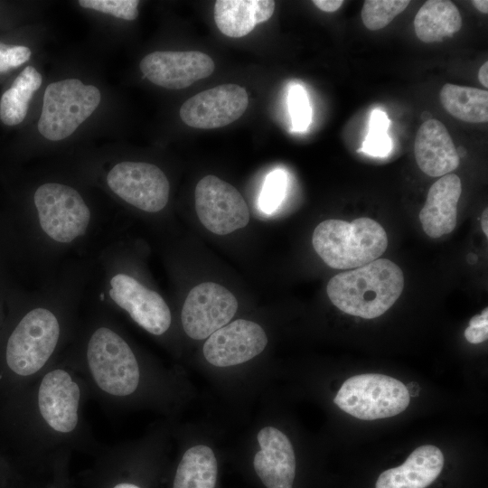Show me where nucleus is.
Returning <instances> with one entry per match:
<instances>
[{
    "mask_svg": "<svg viewBox=\"0 0 488 488\" xmlns=\"http://www.w3.org/2000/svg\"><path fill=\"white\" fill-rule=\"evenodd\" d=\"M23 420L28 447L40 457H67L71 450H96L84 417L90 393L67 363H53L23 385Z\"/></svg>",
    "mask_w": 488,
    "mask_h": 488,
    "instance_id": "obj_1",
    "label": "nucleus"
},
{
    "mask_svg": "<svg viewBox=\"0 0 488 488\" xmlns=\"http://www.w3.org/2000/svg\"><path fill=\"white\" fill-rule=\"evenodd\" d=\"M85 380L90 397L108 408L128 404L143 390V368L130 344L107 325L88 336L79 357L69 361Z\"/></svg>",
    "mask_w": 488,
    "mask_h": 488,
    "instance_id": "obj_2",
    "label": "nucleus"
},
{
    "mask_svg": "<svg viewBox=\"0 0 488 488\" xmlns=\"http://www.w3.org/2000/svg\"><path fill=\"white\" fill-rule=\"evenodd\" d=\"M404 288L401 268L387 258L332 277L326 287L331 302L341 311L365 319L380 316L400 296Z\"/></svg>",
    "mask_w": 488,
    "mask_h": 488,
    "instance_id": "obj_3",
    "label": "nucleus"
},
{
    "mask_svg": "<svg viewBox=\"0 0 488 488\" xmlns=\"http://www.w3.org/2000/svg\"><path fill=\"white\" fill-rule=\"evenodd\" d=\"M58 315L45 307L26 313L9 335L5 362L10 376L23 385L35 379L54 362L61 340Z\"/></svg>",
    "mask_w": 488,
    "mask_h": 488,
    "instance_id": "obj_4",
    "label": "nucleus"
},
{
    "mask_svg": "<svg viewBox=\"0 0 488 488\" xmlns=\"http://www.w3.org/2000/svg\"><path fill=\"white\" fill-rule=\"evenodd\" d=\"M312 243L326 265L350 269L380 258L388 247V236L383 227L370 218L352 222L326 220L314 229Z\"/></svg>",
    "mask_w": 488,
    "mask_h": 488,
    "instance_id": "obj_5",
    "label": "nucleus"
},
{
    "mask_svg": "<svg viewBox=\"0 0 488 488\" xmlns=\"http://www.w3.org/2000/svg\"><path fill=\"white\" fill-rule=\"evenodd\" d=\"M100 99L98 88L78 79L49 84L38 121L40 134L51 141L68 137L94 112Z\"/></svg>",
    "mask_w": 488,
    "mask_h": 488,
    "instance_id": "obj_6",
    "label": "nucleus"
},
{
    "mask_svg": "<svg viewBox=\"0 0 488 488\" xmlns=\"http://www.w3.org/2000/svg\"><path fill=\"white\" fill-rule=\"evenodd\" d=\"M409 401L408 389L401 381L377 373L349 378L333 399L344 412L363 420L394 417L404 411Z\"/></svg>",
    "mask_w": 488,
    "mask_h": 488,
    "instance_id": "obj_7",
    "label": "nucleus"
},
{
    "mask_svg": "<svg viewBox=\"0 0 488 488\" xmlns=\"http://www.w3.org/2000/svg\"><path fill=\"white\" fill-rule=\"evenodd\" d=\"M42 230L52 239L69 243L85 233L90 211L72 187L55 183L39 186L33 196Z\"/></svg>",
    "mask_w": 488,
    "mask_h": 488,
    "instance_id": "obj_8",
    "label": "nucleus"
},
{
    "mask_svg": "<svg viewBox=\"0 0 488 488\" xmlns=\"http://www.w3.org/2000/svg\"><path fill=\"white\" fill-rule=\"evenodd\" d=\"M195 210L202 224L217 235H227L249 221V207L240 192L215 175L202 178L194 191Z\"/></svg>",
    "mask_w": 488,
    "mask_h": 488,
    "instance_id": "obj_9",
    "label": "nucleus"
},
{
    "mask_svg": "<svg viewBox=\"0 0 488 488\" xmlns=\"http://www.w3.org/2000/svg\"><path fill=\"white\" fill-rule=\"evenodd\" d=\"M109 188L129 204L147 212H157L167 204L170 184L164 172L155 164L121 162L108 173Z\"/></svg>",
    "mask_w": 488,
    "mask_h": 488,
    "instance_id": "obj_10",
    "label": "nucleus"
},
{
    "mask_svg": "<svg viewBox=\"0 0 488 488\" xmlns=\"http://www.w3.org/2000/svg\"><path fill=\"white\" fill-rule=\"evenodd\" d=\"M238 301L224 286L202 283L189 292L181 313L185 333L195 340L206 339L228 324L236 314Z\"/></svg>",
    "mask_w": 488,
    "mask_h": 488,
    "instance_id": "obj_11",
    "label": "nucleus"
},
{
    "mask_svg": "<svg viewBox=\"0 0 488 488\" xmlns=\"http://www.w3.org/2000/svg\"><path fill=\"white\" fill-rule=\"evenodd\" d=\"M249 105L246 89L237 84H221L188 99L181 107V119L189 127L211 129L239 118Z\"/></svg>",
    "mask_w": 488,
    "mask_h": 488,
    "instance_id": "obj_12",
    "label": "nucleus"
},
{
    "mask_svg": "<svg viewBox=\"0 0 488 488\" xmlns=\"http://www.w3.org/2000/svg\"><path fill=\"white\" fill-rule=\"evenodd\" d=\"M110 286L109 296L143 329L157 336L168 331L171 311L157 292L122 273L111 278Z\"/></svg>",
    "mask_w": 488,
    "mask_h": 488,
    "instance_id": "obj_13",
    "label": "nucleus"
},
{
    "mask_svg": "<svg viewBox=\"0 0 488 488\" xmlns=\"http://www.w3.org/2000/svg\"><path fill=\"white\" fill-rule=\"evenodd\" d=\"M213 60L197 51L154 52L140 61V70L152 83L169 89H182L209 77Z\"/></svg>",
    "mask_w": 488,
    "mask_h": 488,
    "instance_id": "obj_14",
    "label": "nucleus"
},
{
    "mask_svg": "<svg viewBox=\"0 0 488 488\" xmlns=\"http://www.w3.org/2000/svg\"><path fill=\"white\" fill-rule=\"evenodd\" d=\"M267 338L263 328L251 321L238 319L208 337L203 354L216 367H229L246 362L266 347Z\"/></svg>",
    "mask_w": 488,
    "mask_h": 488,
    "instance_id": "obj_15",
    "label": "nucleus"
},
{
    "mask_svg": "<svg viewBox=\"0 0 488 488\" xmlns=\"http://www.w3.org/2000/svg\"><path fill=\"white\" fill-rule=\"evenodd\" d=\"M260 450L254 457V469L267 488H292L296 457L287 436L273 427L258 434Z\"/></svg>",
    "mask_w": 488,
    "mask_h": 488,
    "instance_id": "obj_16",
    "label": "nucleus"
},
{
    "mask_svg": "<svg viewBox=\"0 0 488 488\" xmlns=\"http://www.w3.org/2000/svg\"><path fill=\"white\" fill-rule=\"evenodd\" d=\"M414 153L420 170L432 177H442L460 163L455 145L445 125L437 119L426 120L418 128Z\"/></svg>",
    "mask_w": 488,
    "mask_h": 488,
    "instance_id": "obj_17",
    "label": "nucleus"
},
{
    "mask_svg": "<svg viewBox=\"0 0 488 488\" xmlns=\"http://www.w3.org/2000/svg\"><path fill=\"white\" fill-rule=\"evenodd\" d=\"M461 192V180L455 174H446L431 185L419 212V221L427 236L439 238L453 231Z\"/></svg>",
    "mask_w": 488,
    "mask_h": 488,
    "instance_id": "obj_18",
    "label": "nucleus"
},
{
    "mask_svg": "<svg viewBox=\"0 0 488 488\" xmlns=\"http://www.w3.org/2000/svg\"><path fill=\"white\" fill-rule=\"evenodd\" d=\"M444 466L441 450L432 445L416 448L399 466L382 472L375 488H427Z\"/></svg>",
    "mask_w": 488,
    "mask_h": 488,
    "instance_id": "obj_19",
    "label": "nucleus"
},
{
    "mask_svg": "<svg viewBox=\"0 0 488 488\" xmlns=\"http://www.w3.org/2000/svg\"><path fill=\"white\" fill-rule=\"evenodd\" d=\"M274 10L275 1L272 0H217L214 20L224 35L240 38L258 23L267 21Z\"/></svg>",
    "mask_w": 488,
    "mask_h": 488,
    "instance_id": "obj_20",
    "label": "nucleus"
},
{
    "mask_svg": "<svg viewBox=\"0 0 488 488\" xmlns=\"http://www.w3.org/2000/svg\"><path fill=\"white\" fill-rule=\"evenodd\" d=\"M462 27V16L456 5L447 0H428L418 11L414 29L418 38L426 43L441 42Z\"/></svg>",
    "mask_w": 488,
    "mask_h": 488,
    "instance_id": "obj_21",
    "label": "nucleus"
},
{
    "mask_svg": "<svg viewBox=\"0 0 488 488\" xmlns=\"http://www.w3.org/2000/svg\"><path fill=\"white\" fill-rule=\"evenodd\" d=\"M217 461L206 446H195L183 455L176 469L173 488H214Z\"/></svg>",
    "mask_w": 488,
    "mask_h": 488,
    "instance_id": "obj_22",
    "label": "nucleus"
},
{
    "mask_svg": "<svg viewBox=\"0 0 488 488\" xmlns=\"http://www.w3.org/2000/svg\"><path fill=\"white\" fill-rule=\"evenodd\" d=\"M443 108L454 117L469 122L488 120V92L472 87L445 84L440 90Z\"/></svg>",
    "mask_w": 488,
    "mask_h": 488,
    "instance_id": "obj_23",
    "label": "nucleus"
},
{
    "mask_svg": "<svg viewBox=\"0 0 488 488\" xmlns=\"http://www.w3.org/2000/svg\"><path fill=\"white\" fill-rule=\"evenodd\" d=\"M42 75L32 66L24 68L0 99V119L7 126L20 124L25 117L33 93L41 87Z\"/></svg>",
    "mask_w": 488,
    "mask_h": 488,
    "instance_id": "obj_24",
    "label": "nucleus"
},
{
    "mask_svg": "<svg viewBox=\"0 0 488 488\" xmlns=\"http://www.w3.org/2000/svg\"><path fill=\"white\" fill-rule=\"evenodd\" d=\"M410 4L408 0H366L361 9V20L371 31L387 26Z\"/></svg>",
    "mask_w": 488,
    "mask_h": 488,
    "instance_id": "obj_25",
    "label": "nucleus"
},
{
    "mask_svg": "<svg viewBox=\"0 0 488 488\" xmlns=\"http://www.w3.org/2000/svg\"><path fill=\"white\" fill-rule=\"evenodd\" d=\"M389 120L386 113L380 109L371 112L369 132L364 139L361 151L372 156L383 157L391 151V140L387 133Z\"/></svg>",
    "mask_w": 488,
    "mask_h": 488,
    "instance_id": "obj_26",
    "label": "nucleus"
},
{
    "mask_svg": "<svg viewBox=\"0 0 488 488\" xmlns=\"http://www.w3.org/2000/svg\"><path fill=\"white\" fill-rule=\"evenodd\" d=\"M288 109L294 131H305L312 119V109L305 89L292 85L288 92Z\"/></svg>",
    "mask_w": 488,
    "mask_h": 488,
    "instance_id": "obj_27",
    "label": "nucleus"
},
{
    "mask_svg": "<svg viewBox=\"0 0 488 488\" xmlns=\"http://www.w3.org/2000/svg\"><path fill=\"white\" fill-rule=\"evenodd\" d=\"M286 187V176L281 170L271 172L265 181L259 196V207L267 213L274 211L281 203Z\"/></svg>",
    "mask_w": 488,
    "mask_h": 488,
    "instance_id": "obj_28",
    "label": "nucleus"
},
{
    "mask_svg": "<svg viewBox=\"0 0 488 488\" xmlns=\"http://www.w3.org/2000/svg\"><path fill=\"white\" fill-rule=\"evenodd\" d=\"M79 5L127 21L135 20L138 16L137 0H80Z\"/></svg>",
    "mask_w": 488,
    "mask_h": 488,
    "instance_id": "obj_29",
    "label": "nucleus"
},
{
    "mask_svg": "<svg viewBox=\"0 0 488 488\" xmlns=\"http://www.w3.org/2000/svg\"><path fill=\"white\" fill-rule=\"evenodd\" d=\"M32 52L26 46L7 45L0 42V73L16 68L31 57Z\"/></svg>",
    "mask_w": 488,
    "mask_h": 488,
    "instance_id": "obj_30",
    "label": "nucleus"
},
{
    "mask_svg": "<svg viewBox=\"0 0 488 488\" xmlns=\"http://www.w3.org/2000/svg\"><path fill=\"white\" fill-rule=\"evenodd\" d=\"M465 337L471 343H480L488 337V309L485 308L480 314L473 316L468 327L465 330Z\"/></svg>",
    "mask_w": 488,
    "mask_h": 488,
    "instance_id": "obj_31",
    "label": "nucleus"
},
{
    "mask_svg": "<svg viewBox=\"0 0 488 488\" xmlns=\"http://www.w3.org/2000/svg\"><path fill=\"white\" fill-rule=\"evenodd\" d=\"M313 4L318 7L320 10L324 12H334L338 10L342 5L343 4V1L342 0H314Z\"/></svg>",
    "mask_w": 488,
    "mask_h": 488,
    "instance_id": "obj_32",
    "label": "nucleus"
},
{
    "mask_svg": "<svg viewBox=\"0 0 488 488\" xmlns=\"http://www.w3.org/2000/svg\"><path fill=\"white\" fill-rule=\"evenodd\" d=\"M478 80L484 88L488 87V62L485 61L478 71Z\"/></svg>",
    "mask_w": 488,
    "mask_h": 488,
    "instance_id": "obj_33",
    "label": "nucleus"
},
{
    "mask_svg": "<svg viewBox=\"0 0 488 488\" xmlns=\"http://www.w3.org/2000/svg\"><path fill=\"white\" fill-rule=\"evenodd\" d=\"M472 5L481 13H488V1L487 0H473Z\"/></svg>",
    "mask_w": 488,
    "mask_h": 488,
    "instance_id": "obj_34",
    "label": "nucleus"
},
{
    "mask_svg": "<svg viewBox=\"0 0 488 488\" xmlns=\"http://www.w3.org/2000/svg\"><path fill=\"white\" fill-rule=\"evenodd\" d=\"M111 488H142V487L130 482H118L113 484Z\"/></svg>",
    "mask_w": 488,
    "mask_h": 488,
    "instance_id": "obj_35",
    "label": "nucleus"
},
{
    "mask_svg": "<svg viewBox=\"0 0 488 488\" xmlns=\"http://www.w3.org/2000/svg\"><path fill=\"white\" fill-rule=\"evenodd\" d=\"M487 217H488L487 209H485L483 211V215H482L481 225H482V229H483V233L486 236L488 235Z\"/></svg>",
    "mask_w": 488,
    "mask_h": 488,
    "instance_id": "obj_36",
    "label": "nucleus"
}]
</instances>
